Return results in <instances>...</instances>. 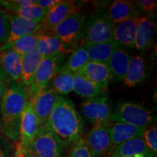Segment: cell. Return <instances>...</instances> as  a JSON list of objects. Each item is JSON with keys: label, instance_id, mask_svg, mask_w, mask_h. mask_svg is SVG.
Segmentation results:
<instances>
[{"label": "cell", "instance_id": "f546056e", "mask_svg": "<svg viewBox=\"0 0 157 157\" xmlns=\"http://www.w3.org/2000/svg\"><path fill=\"white\" fill-rule=\"evenodd\" d=\"M44 33V31L41 29L36 33L23 37L16 41L10 49L15 51L21 56H23L28 52L36 50L39 37Z\"/></svg>", "mask_w": 157, "mask_h": 157}, {"label": "cell", "instance_id": "7402d4cb", "mask_svg": "<svg viewBox=\"0 0 157 157\" xmlns=\"http://www.w3.org/2000/svg\"><path fill=\"white\" fill-rule=\"evenodd\" d=\"M36 50L42 58H45L56 53H67L71 51V48L54 35L44 33L39 37Z\"/></svg>", "mask_w": 157, "mask_h": 157}, {"label": "cell", "instance_id": "f1b7e54d", "mask_svg": "<svg viewBox=\"0 0 157 157\" xmlns=\"http://www.w3.org/2000/svg\"><path fill=\"white\" fill-rule=\"evenodd\" d=\"M10 11L13 14L36 23H42L47 13V10L39 7L36 4L15 7Z\"/></svg>", "mask_w": 157, "mask_h": 157}, {"label": "cell", "instance_id": "e0dca14e", "mask_svg": "<svg viewBox=\"0 0 157 157\" xmlns=\"http://www.w3.org/2000/svg\"><path fill=\"white\" fill-rule=\"evenodd\" d=\"M0 66L10 82H21L22 56L12 49L0 52Z\"/></svg>", "mask_w": 157, "mask_h": 157}, {"label": "cell", "instance_id": "ffe728a7", "mask_svg": "<svg viewBox=\"0 0 157 157\" xmlns=\"http://www.w3.org/2000/svg\"><path fill=\"white\" fill-rule=\"evenodd\" d=\"M105 15L113 25L138 15L137 10L133 3L124 0L113 1Z\"/></svg>", "mask_w": 157, "mask_h": 157}, {"label": "cell", "instance_id": "d590c367", "mask_svg": "<svg viewBox=\"0 0 157 157\" xmlns=\"http://www.w3.org/2000/svg\"><path fill=\"white\" fill-rule=\"evenodd\" d=\"M59 1L60 0H36V5L41 8L48 11L57 3H58Z\"/></svg>", "mask_w": 157, "mask_h": 157}, {"label": "cell", "instance_id": "30bf717a", "mask_svg": "<svg viewBox=\"0 0 157 157\" xmlns=\"http://www.w3.org/2000/svg\"><path fill=\"white\" fill-rule=\"evenodd\" d=\"M84 140L93 157L110 156L113 153L108 127H93Z\"/></svg>", "mask_w": 157, "mask_h": 157}, {"label": "cell", "instance_id": "836d02e7", "mask_svg": "<svg viewBox=\"0 0 157 157\" xmlns=\"http://www.w3.org/2000/svg\"><path fill=\"white\" fill-rule=\"evenodd\" d=\"M136 5L139 9L146 13H150L156 8L157 2L156 0H138Z\"/></svg>", "mask_w": 157, "mask_h": 157}, {"label": "cell", "instance_id": "cb8c5ba5", "mask_svg": "<svg viewBox=\"0 0 157 157\" xmlns=\"http://www.w3.org/2000/svg\"><path fill=\"white\" fill-rule=\"evenodd\" d=\"M105 90V88L93 83L80 74H74L73 91L81 97L90 99L101 95Z\"/></svg>", "mask_w": 157, "mask_h": 157}, {"label": "cell", "instance_id": "ab89813d", "mask_svg": "<svg viewBox=\"0 0 157 157\" xmlns=\"http://www.w3.org/2000/svg\"><path fill=\"white\" fill-rule=\"evenodd\" d=\"M110 157H124V156H120V155L116 154H111V155L110 156Z\"/></svg>", "mask_w": 157, "mask_h": 157}, {"label": "cell", "instance_id": "74e56055", "mask_svg": "<svg viewBox=\"0 0 157 157\" xmlns=\"http://www.w3.org/2000/svg\"><path fill=\"white\" fill-rule=\"evenodd\" d=\"M0 157H9V153L7 148L0 143Z\"/></svg>", "mask_w": 157, "mask_h": 157}, {"label": "cell", "instance_id": "5bb4252c", "mask_svg": "<svg viewBox=\"0 0 157 157\" xmlns=\"http://www.w3.org/2000/svg\"><path fill=\"white\" fill-rule=\"evenodd\" d=\"M78 11V10L73 2L59 1L58 3L47 11L42 22V29L44 31L51 30L71 15Z\"/></svg>", "mask_w": 157, "mask_h": 157}, {"label": "cell", "instance_id": "3957f363", "mask_svg": "<svg viewBox=\"0 0 157 157\" xmlns=\"http://www.w3.org/2000/svg\"><path fill=\"white\" fill-rule=\"evenodd\" d=\"M111 120L146 128L156 120V116L142 104L125 102L118 104L111 113Z\"/></svg>", "mask_w": 157, "mask_h": 157}, {"label": "cell", "instance_id": "7c38bea8", "mask_svg": "<svg viewBox=\"0 0 157 157\" xmlns=\"http://www.w3.org/2000/svg\"><path fill=\"white\" fill-rule=\"evenodd\" d=\"M42 128L30 103L23 112L19 129V144L24 149L30 148L33 141Z\"/></svg>", "mask_w": 157, "mask_h": 157}, {"label": "cell", "instance_id": "2e32d148", "mask_svg": "<svg viewBox=\"0 0 157 157\" xmlns=\"http://www.w3.org/2000/svg\"><path fill=\"white\" fill-rule=\"evenodd\" d=\"M146 128L122 122H113L109 127L111 142L113 148L135 137H143Z\"/></svg>", "mask_w": 157, "mask_h": 157}, {"label": "cell", "instance_id": "d6a6232c", "mask_svg": "<svg viewBox=\"0 0 157 157\" xmlns=\"http://www.w3.org/2000/svg\"><path fill=\"white\" fill-rule=\"evenodd\" d=\"M10 25L7 13L2 10H0V46L6 42L9 36Z\"/></svg>", "mask_w": 157, "mask_h": 157}, {"label": "cell", "instance_id": "83f0119b", "mask_svg": "<svg viewBox=\"0 0 157 157\" xmlns=\"http://www.w3.org/2000/svg\"><path fill=\"white\" fill-rule=\"evenodd\" d=\"M89 62L87 50L84 45L77 46L73 50L71 55L63 67L71 73H78Z\"/></svg>", "mask_w": 157, "mask_h": 157}, {"label": "cell", "instance_id": "9c48e42d", "mask_svg": "<svg viewBox=\"0 0 157 157\" xmlns=\"http://www.w3.org/2000/svg\"><path fill=\"white\" fill-rule=\"evenodd\" d=\"M60 96L52 88L47 87L29 98V102L42 127L47 122Z\"/></svg>", "mask_w": 157, "mask_h": 157}, {"label": "cell", "instance_id": "9a60e30c", "mask_svg": "<svg viewBox=\"0 0 157 157\" xmlns=\"http://www.w3.org/2000/svg\"><path fill=\"white\" fill-rule=\"evenodd\" d=\"M156 29V21L154 18L146 15L139 17L135 37V48L140 52L146 50L153 43Z\"/></svg>", "mask_w": 157, "mask_h": 157}, {"label": "cell", "instance_id": "8992f818", "mask_svg": "<svg viewBox=\"0 0 157 157\" xmlns=\"http://www.w3.org/2000/svg\"><path fill=\"white\" fill-rule=\"evenodd\" d=\"M85 21V14L76 12L51 29V34L70 48L71 45L75 44L78 39L82 38Z\"/></svg>", "mask_w": 157, "mask_h": 157}, {"label": "cell", "instance_id": "52a82bcc", "mask_svg": "<svg viewBox=\"0 0 157 157\" xmlns=\"http://www.w3.org/2000/svg\"><path fill=\"white\" fill-rule=\"evenodd\" d=\"M62 54L56 53L42 58L32 83L27 87L29 98L48 87V84L52 81L57 73L59 60Z\"/></svg>", "mask_w": 157, "mask_h": 157}, {"label": "cell", "instance_id": "e575fe53", "mask_svg": "<svg viewBox=\"0 0 157 157\" xmlns=\"http://www.w3.org/2000/svg\"><path fill=\"white\" fill-rule=\"evenodd\" d=\"M10 83V82L9 81L7 76L4 73L1 66H0V101H1Z\"/></svg>", "mask_w": 157, "mask_h": 157}, {"label": "cell", "instance_id": "7a4b0ae2", "mask_svg": "<svg viewBox=\"0 0 157 157\" xmlns=\"http://www.w3.org/2000/svg\"><path fill=\"white\" fill-rule=\"evenodd\" d=\"M29 103L27 87L21 82H11L0 101V128L17 142L23 112Z\"/></svg>", "mask_w": 157, "mask_h": 157}, {"label": "cell", "instance_id": "f35d334b", "mask_svg": "<svg viewBox=\"0 0 157 157\" xmlns=\"http://www.w3.org/2000/svg\"><path fill=\"white\" fill-rule=\"evenodd\" d=\"M25 151H26L27 156H28V157H39V156H37V155L35 154V153L33 151L31 150L30 148L25 149Z\"/></svg>", "mask_w": 157, "mask_h": 157}, {"label": "cell", "instance_id": "277c9868", "mask_svg": "<svg viewBox=\"0 0 157 157\" xmlns=\"http://www.w3.org/2000/svg\"><path fill=\"white\" fill-rule=\"evenodd\" d=\"M113 25L105 14H95L85 21L82 39L84 44L113 42Z\"/></svg>", "mask_w": 157, "mask_h": 157}, {"label": "cell", "instance_id": "ac0fdd59", "mask_svg": "<svg viewBox=\"0 0 157 157\" xmlns=\"http://www.w3.org/2000/svg\"><path fill=\"white\" fill-rule=\"evenodd\" d=\"M78 73L105 89L113 78L108 65L97 62L89 61Z\"/></svg>", "mask_w": 157, "mask_h": 157}, {"label": "cell", "instance_id": "ba28073f", "mask_svg": "<svg viewBox=\"0 0 157 157\" xmlns=\"http://www.w3.org/2000/svg\"><path fill=\"white\" fill-rule=\"evenodd\" d=\"M7 17L10 25V34L6 42L0 46V52L10 49L18 39L42 29V23L29 21L13 13H7Z\"/></svg>", "mask_w": 157, "mask_h": 157}, {"label": "cell", "instance_id": "d4e9b609", "mask_svg": "<svg viewBox=\"0 0 157 157\" xmlns=\"http://www.w3.org/2000/svg\"><path fill=\"white\" fill-rule=\"evenodd\" d=\"M42 58V56L36 50L31 51L22 56L21 82L26 87H29L32 83L35 73Z\"/></svg>", "mask_w": 157, "mask_h": 157}, {"label": "cell", "instance_id": "4fadbf2b", "mask_svg": "<svg viewBox=\"0 0 157 157\" xmlns=\"http://www.w3.org/2000/svg\"><path fill=\"white\" fill-rule=\"evenodd\" d=\"M139 15L113 25V42L118 48H135V37Z\"/></svg>", "mask_w": 157, "mask_h": 157}, {"label": "cell", "instance_id": "603a6c76", "mask_svg": "<svg viewBox=\"0 0 157 157\" xmlns=\"http://www.w3.org/2000/svg\"><path fill=\"white\" fill-rule=\"evenodd\" d=\"M129 58L130 56L125 50L118 47L115 49L108 63V66L113 77L124 81L128 68Z\"/></svg>", "mask_w": 157, "mask_h": 157}, {"label": "cell", "instance_id": "8d00e7d4", "mask_svg": "<svg viewBox=\"0 0 157 157\" xmlns=\"http://www.w3.org/2000/svg\"><path fill=\"white\" fill-rule=\"evenodd\" d=\"M14 157H28L26 151L24 148H23L20 145H17L16 151H15Z\"/></svg>", "mask_w": 157, "mask_h": 157}, {"label": "cell", "instance_id": "484cf974", "mask_svg": "<svg viewBox=\"0 0 157 157\" xmlns=\"http://www.w3.org/2000/svg\"><path fill=\"white\" fill-rule=\"evenodd\" d=\"M89 61L107 64L117 46L113 42H103L94 44H84Z\"/></svg>", "mask_w": 157, "mask_h": 157}, {"label": "cell", "instance_id": "5b68a950", "mask_svg": "<svg viewBox=\"0 0 157 157\" xmlns=\"http://www.w3.org/2000/svg\"><path fill=\"white\" fill-rule=\"evenodd\" d=\"M82 113L86 120L93 127L105 126L109 127L111 120V111L109 98L98 95L87 99L82 105Z\"/></svg>", "mask_w": 157, "mask_h": 157}, {"label": "cell", "instance_id": "4316f807", "mask_svg": "<svg viewBox=\"0 0 157 157\" xmlns=\"http://www.w3.org/2000/svg\"><path fill=\"white\" fill-rule=\"evenodd\" d=\"M74 74L63 68L52 79V89L59 95H67L73 91Z\"/></svg>", "mask_w": 157, "mask_h": 157}, {"label": "cell", "instance_id": "44dd1931", "mask_svg": "<svg viewBox=\"0 0 157 157\" xmlns=\"http://www.w3.org/2000/svg\"><path fill=\"white\" fill-rule=\"evenodd\" d=\"M112 154L124 157H156L147 147L142 137L131 139L115 147Z\"/></svg>", "mask_w": 157, "mask_h": 157}, {"label": "cell", "instance_id": "8fae6325", "mask_svg": "<svg viewBox=\"0 0 157 157\" xmlns=\"http://www.w3.org/2000/svg\"><path fill=\"white\" fill-rule=\"evenodd\" d=\"M30 148L39 157H62L63 146L53 133L42 127Z\"/></svg>", "mask_w": 157, "mask_h": 157}, {"label": "cell", "instance_id": "1f68e13d", "mask_svg": "<svg viewBox=\"0 0 157 157\" xmlns=\"http://www.w3.org/2000/svg\"><path fill=\"white\" fill-rule=\"evenodd\" d=\"M68 157H93L84 138L78 140L71 145Z\"/></svg>", "mask_w": 157, "mask_h": 157}, {"label": "cell", "instance_id": "4dcf8cb0", "mask_svg": "<svg viewBox=\"0 0 157 157\" xmlns=\"http://www.w3.org/2000/svg\"><path fill=\"white\" fill-rule=\"evenodd\" d=\"M143 138L151 152L156 156L157 154V127L156 125L146 128L143 135Z\"/></svg>", "mask_w": 157, "mask_h": 157}, {"label": "cell", "instance_id": "6da1fadb", "mask_svg": "<svg viewBox=\"0 0 157 157\" xmlns=\"http://www.w3.org/2000/svg\"><path fill=\"white\" fill-rule=\"evenodd\" d=\"M56 135L63 147L79 140L83 132L82 118L68 98L60 96L48 121L42 127Z\"/></svg>", "mask_w": 157, "mask_h": 157}, {"label": "cell", "instance_id": "d6986e66", "mask_svg": "<svg viewBox=\"0 0 157 157\" xmlns=\"http://www.w3.org/2000/svg\"><path fill=\"white\" fill-rule=\"evenodd\" d=\"M147 77L148 69L145 59L140 56H131L123 81L125 85L128 87H135L144 82Z\"/></svg>", "mask_w": 157, "mask_h": 157}, {"label": "cell", "instance_id": "60d3db41", "mask_svg": "<svg viewBox=\"0 0 157 157\" xmlns=\"http://www.w3.org/2000/svg\"><path fill=\"white\" fill-rule=\"evenodd\" d=\"M102 157H110V156H102Z\"/></svg>", "mask_w": 157, "mask_h": 157}]
</instances>
